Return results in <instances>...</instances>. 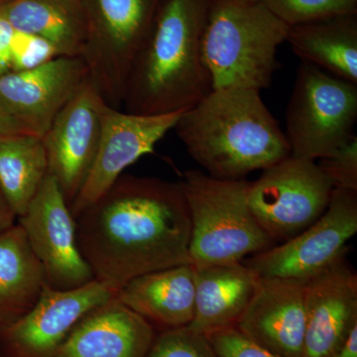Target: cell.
<instances>
[{
    "label": "cell",
    "instance_id": "obj_1",
    "mask_svg": "<svg viewBox=\"0 0 357 357\" xmlns=\"http://www.w3.org/2000/svg\"><path fill=\"white\" fill-rule=\"evenodd\" d=\"M76 223L84 259L115 293L141 275L191 264V218L180 182L122 175Z\"/></svg>",
    "mask_w": 357,
    "mask_h": 357
},
{
    "label": "cell",
    "instance_id": "obj_2",
    "mask_svg": "<svg viewBox=\"0 0 357 357\" xmlns=\"http://www.w3.org/2000/svg\"><path fill=\"white\" fill-rule=\"evenodd\" d=\"M174 129L204 173L220 180H243L291 155L285 132L253 89H213Z\"/></svg>",
    "mask_w": 357,
    "mask_h": 357
},
{
    "label": "cell",
    "instance_id": "obj_3",
    "mask_svg": "<svg viewBox=\"0 0 357 357\" xmlns=\"http://www.w3.org/2000/svg\"><path fill=\"white\" fill-rule=\"evenodd\" d=\"M213 2L166 0L131 68L122 105L126 112H185L213 91L203 38Z\"/></svg>",
    "mask_w": 357,
    "mask_h": 357
},
{
    "label": "cell",
    "instance_id": "obj_4",
    "mask_svg": "<svg viewBox=\"0 0 357 357\" xmlns=\"http://www.w3.org/2000/svg\"><path fill=\"white\" fill-rule=\"evenodd\" d=\"M290 26L248 0H215L203 38L204 65L213 89L271 86L278 47Z\"/></svg>",
    "mask_w": 357,
    "mask_h": 357
},
{
    "label": "cell",
    "instance_id": "obj_5",
    "mask_svg": "<svg viewBox=\"0 0 357 357\" xmlns=\"http://www.w3.org/2000/svg\"><path fill=\"white\" fill-rule=\"evenodd\" d=\"M180 183L191 218L192 266L241 262L274 246L249 206L248 181L220 180L189 170Z\"/></svg>",
    "mask_w": 357,
    "mask_h": 357
},
{
    "label": "cell",
    "instance_id": "obj_6",
    "mask_svg": "<svg viewBox=\"0 0 357 357\" xmlns=\"http://www.w3.org/2000/svg\"><path fill=\"white\" fill-rule=\"evenodd\" d=\"M86 38L81 57L89 82L110 107L121 109L134 61L166 0H82Z\"/></svg>",
    "mask_w": 357,
    "mask_h": 357
},
{
    "label": "cell",
    "instance_id": "obj_7",
    "mask_svg": "<svg viewBox=\"0 0 357 357\" xmlns=\"http://www.w3.org/2000/svg\"><path fill=\"white\" fill-rule=\"evenodd\" d=\"M357 84L303 62L286 112L291 156L325 158L354 137Z\"/></svg>",
    "mask_w": 357,
    "mask_h": 357
},
{
    "label": "cell",
    "instance_id": "obj_8",
    "mask_svg": "<svg viewBox=\"0 0 357 357\" xmlns=\"http://www.w3.org/2000/svg\"><path fill=\"white\" fill-rule=\"evenodd\" d=\"M333 191L316 162L290 155L249 182L248 201L260 227L274 243H282L319 220Z\"/></svg>",
    "mask_w": 357,
    "mask_h": 357
},
{
    "label": "cell",
    "instance_id": "obj_9",
    "mask_svg": "<svg viewBox=\"0 0 357 357\" xmlns=\"http://www.w3.org/2000/svg\"><path fill=\"white\" fill-rule=\"evenodd\" d=\"M357 232V191L333 189L325 213L280 245L256 253L244 263L259 277L307 281L345 258Z\"/></svg>",
    "mask_w": 357,
    "mask_h": 357
},
{
    "label": "cell",
    "instance_id": "obj_10",
    "mask_svg": "<svg viewBox=\"0 0 357 357\" xmlns=\"http://www.w3.org/2000/svg\"><path fill=\"white\" fill-rule=\"evenodd\" d=\"M18 222L41 263L46 285L70 290L95 280L77 245L76 218L50 175Z\"/></svg>",
    "mask_w": 357,
    "mask_h": 357
},
{
    "label": "cell",
    "instance_id": "obj_11",
    "mask_svg": "<svg viewBox=\"0 0 357 357\" xmlns=\"http://www.w3.org/2000/svg\"><path fill=\"white\" fill-rule=\"evenodd\" d=\"M182 114H136L107 103L95 161L70 206L74 218L109 191L126 168L144 155L153 153L157 143L175 128Z\"/></svg>",
    "mask_w": 357,
    "mask_h": 357
},
{
    "label": "cell",
    "instance_id": "obj_12",
    "mask_svg": "<svg viewBox=\"0 0 357 357\" xmlns=\"http://www.w3.org/2000/svg\"><path fill=\"white\" fill-rule=\"evenodd\" d=\"M115 294L96 279L70 290H56L45 285L35 306L17 323L0 333V354L53 357L77 324Z\"/></svg>",
    "mask_w": 357,
    "mask_h": 357
},
{
    "label": "cell",
    "instance_id": "obj_13",
    "mask_svg": "<svg viewBox=\"0 0 357 357\" xmlns=\"http://www.w3.org/2000/svg\"><path fill=\"white\" fill-rule=\"evenodd\" d=\"M89 82L81 56H56L0 76V105L43 137L54 119Z\"/></svg>",
    "mask_w": 357,
    "mask_h": 357
},
{
    "label": "cell",
    "instance_id": "obj_14",
    "mask_svg": "<svg viewBox=\"0 0 357 357\" xmlns=\"http://www.w3.org/2000/svg\"><path fill=\"white\" fill-rule=\"evenodd\" d=\"M105 100L89 82L54 119L43 139L48 172L68 204L76 199L95 161Z\"/></svg>",
    "mask_w": 357,
    "mask_h": 357
},
{
    "label": "cell",
    "instance_id": "obj_15",
    "mask_svg": "<svg viewBox=\"0 0 357 357\" xmlns=\"http://www.w3.org/2000/svg\"><path fill=\"white\" fill-rule=\"evenodd\" d=\"M305 283L259 277L236 328L258 347L279 357H302L306 331Z\"/></svg>",
    "mask_w": 357,
    "mask_h": 357
},
{
    "label": "cell",
    "instance_id": "obj_16",
    "mask_svg": "<svg viewBox=\"0 0 357 357\" xmlns=\"http://www.w3.org/2000/svg\"><path fill=\"white\" fill-rule=\"evenodd\" d=\"M302 357H333L357 326V276L340 260L305 283Z\"/></svg>",
    "mask_w": 357,
    "mask_h": 357
},
{
    "label": "cell",
    "instance_id": "obj_17",
    "mask_svg": "<svg viewBox=\"0 0 357 357\" xmlns=\"http://www.w3.org/2000/svg\"><path fill=\"white\" fill-rule=\"evenodd\" d=\"M153 325L115 297L86 314L53 357H146Z\"/></svg>",
    "mask_w": 357,
    "mask_h": 357
},
{
    "label": "cell",
    "instance_id": "obj_18",
    "mask_svg": "<svg viewBox=\"0 0 357 357\" xmlns=\"http://www.w3.org/2000/svg\"><path fill=\"white\" fill-rule=\"evenodd\" d=\"M115 299L151 325L187 326L195 316V270L178 265L136 277L119 289Z\"/></svg>",
    "mask_w": 357,
    "mask_h": 357
},
{
    "label": "cell",
    "instance_id": "obj_19",
    "mask_svg": "<svg viewBox=\"0 0 357 357\" xmlns=\"http://www.w3.org/2000/svg\"><path fill=\"white\" fill-rule=\"evenodd\" d=\"M194 270L195 316L190 328L208 337L236 326L259 276L243 261Z\"/></svg>",
    "mask_w": 357,
    "mask_h": 357
},
{
    "label": "cell",
    "instance_id": "obj_20",
    "mask_svg": "<svg viewBox=\"0 0 357 357\" xmlns=\"http://www.w3.org/2000/svg\"><path fill=\"white\" fill-rule=\"evenodd\" d=\"M286 42L303 62L357 84V13L290 26Z\"/></svg>",
    "mask_w": 357,
    "mask_h": 357
},
{
    "label": "cell",
    "instance_id": "obj_21",
    "mask_svg": "<svg viewBox=\"0 0 357 357\" xmlns=\"http://www.w3.org/2000/svg\"><path fill=\"white\" fill-rule=\"evenodd\" d=\"M0 14L20 31L43 40L58 56H81L86 38L82 0H9Z\"/></svg>",
    "mask_w": 357,
    "mask_h": 357
},
{
    "label": "cell",
    "instance_id": "obj_22",
    "mask_svg": "<svg viewBox=\"0 0 357 357\" xmlns=\"http://www.w3.org/2000/svg\"><path fill=\"white\" fill-rule=\"evenodd\" d=\"M46 285L41 263L20 225L0 234V333L36 304Z\"/></svg>",
    "mask_w": 357,
    "mask_h": 357
},
{
    "label": "cell",
    "instance_id": "obj_23",
    "mask_svg": "<svg viewBox=\"0 0 357 357\" xmlns=\"http://www.w3.org/2000/svg\"><path fill=\"white\" fill-rule=\"evenodd\" d=\"M48 175L42 137L26 134L0 139V189L17 218L24 215Z\"/></svg>",
    "mask_w": 357,
    "mask_h": 357
},
{
    "label": "cell",
    "instance_id": "obj_24",
    "mask_svg": "<svg viewBox=\"0 0 357 357\" xmlns=\"http://www.w3.org/2000/svg\"><path fill=\"white\" fill-rule=\"evenodd\" d=\"M56 56L51 45L20 31L0 14V76L33 67Z\"/></svg>",
    "mask_w": 357,
    "mask_h": 357
},
{
    "label": "cell",
    "instance_id": "obj_25",
    "mask_svg": "<svg viewBox=\"0 0 357 357\" xmlns=\"http://www.w3.org/2000/svg\"><path fill=\"white\" fill-rule=\"evenodd\" d=\"M266 7L289 26L357 13V0H248Z\"/></svg>",
    "mask_w": 357,
    "mask_h": 357
},
{
    "label": "cell",
    "instance_id": "obj_26",
    "mask_svg": "<svg viewBox=\"0 0 357 357\" xmlns=\"http://www.w3.org/2000/svg\"><path fill=\"white\" fill-rule=\"evenodd\" d=\"M146 357H220L208 335L189 326L156 335Z\"/></svg>",
    "mask_w": 357,
    "mask_h": 357
},
{
    "label": "cell",
    "instance_id": "obj_27",
    "mask_svg": "<svg viewBox=\"0 0 357 357\" xmlns=\"http://www.w3.org/2000/svg\"><path fill=\"white\" fill-rule=\"evenodd\" d=\"M318 165L333 185V189L357 191L356 136L335 153L319 159Z\"/></svg>",
    "mask_w": 357,
    "mask_h": 357
},
{
    "label": "cell",
    "instance_id": "obj_28",
    "mask_svg": "<svg viewBox=\"0 0 357 357\" xmlns=\"http://www.w3.org/2000/svg\"><path fill=\"white\" fill-rule=\"evenodd\" d=\"M220 357H279L258 347L234 326L208 335Z\"/></svg>",
    "mask_w": 357,
    "mask_h": 357
},
{
    "label": "cell",
    "instance_id": "obj_29",
    "mask_svg": "<svg viewBox=\"0 0 357 357\" xmlns=\"http://www.w3.org/2000/svg\"><path fill=\"white\" fill-rule=\"evenodd\" d=\"M34 134L24 124L16 121L3 107L0 105V139L13 136ZM35 135V134H34Z\"/></svg>",
    "mask_w": 357,
    "mask_h": 357
},
{
    "label": "cell",
    "instance_id": "obj_30",
    "mask_svg": "<svg viewBox=\"0 0 357 357\" xmlns=\"http://www.w3.org/2000/svg\"><path fill=\"white\" fill-rule=\"evenodd\" d=\"M16 218L17 217L0 189V234L13 227Z\"/></svg>",
    "mask_w": 357,
    "mask_h": 357
},
{
    "label": "cell",
    "instance_id": "obj_31",
    "mask_svg": "<svg viewBox=\"0 0 357 357\" xmlns=\"http://www.w3.org/2000/svg\"><path fill=\"white\" fill-rule=\"evenodd\" d=\"M333 357H357V326L352 330L344 347Z\"/></svg>",
    "mask_w": 357,
    "mask_h": 357
},
{
    "label": "cell",
    "instance_id": "obj_32",
    "mask_svg": "<svg viewBox=\"0 0 357 357\" xmlns=\"http://www.w3.org/2000/svg\"><path fill=\"white\" fill-rule=\"evenodd\" d=\"M7 1H9V0H0V6H3V4L6 3Z\"/></svg>",
    "mask_w": 357,
    "mask_h": 357
},
{
    "label": "cell",
    "instance_id": "obj_33",
    "mask_svg": "<svg viewBox=\"0 0 357 357\" xmlns=\"http://www.w3.org/2000/svg\"><path fill=\"white\" fill-rule=\"evenodd\" d=\"M0 357H4V356H2L1 354H0Z\"/></svg>",
    "mask_w": 357,
    "mask_h": 357
}]
</instances>
